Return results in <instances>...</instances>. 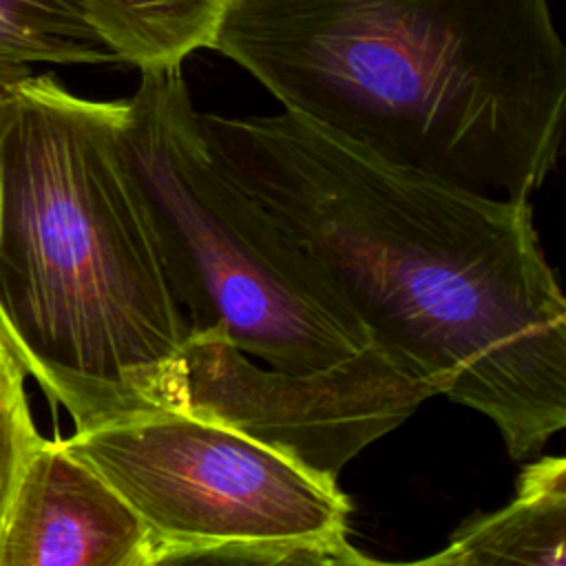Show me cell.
<instances>
[{"instance_id":"cell-10","label":"cell","mask_w":566,"mask_h":566,"mask_svg":"<svg viewBox=\"0 0 566 566\" xmlns=\"http://www.w3.org/2000/svg\"><path fill=\"white\" fill-rule=\"evenodd\" d=\"M113 62L77 0H0V84L31 75L35 64Z\"/></svg>"},{"instance_id":"cell-5","label":"cell","mask_w":566,"mask_h":566,"mask_svg":"<svg viewBox=\"0 0 566 566\" xmlns=\"http://www.w3.org/2000/svg\"><path fill=\"white\" fill-rule=\"evenodd\" d=\"M146 526L155 564H374L349 542L338 480L219 420L130 413L62 438Z\"/></svg>"},{"instance_id":"cell-9","label":"cell","mask_w":566,"mask_h":566,"mask_svg":"<svg viewBox=\"0 0 566 566\" xmlns=\"http://www.w3.org/2000/svg\"><path fill=\"white\" fill-rule=\"evenodd\" d=\"M119 62L146 69L181 66L210 49L226 0H77Z\"/></svg>"},{"instance_id":"cell-11","label":"cell","mask_w":566,"mask_h":566,"mask_svg":"<svg viewBox=\"0 0 566 566\" xmlns=\"http://www.w3.org/2000/svg\"><path fill=\"white\" fill-rule=\"evenodd\" d=\"M24 369L0 336V535L20 475L44 440L31 418Z\"/></svg>"},{"instance_id":"cell-6","label":"cell","mask_w":566,"mask_h":566,"mask_svg":"<svg viewBox=\"0 0 566 566\" xmlns=\"http://www.w3.org/2000/svg\"><path fill=\"white\" fill-rule=\"evenodd\" d=\"M447 389L378 345L321 371L261 369L210 329L188 334L164 409L219 420L338 480L356 453Z\"/></svg>"},{"instance_id":"cell-8","label":"cell","mask_w":566,"mask_h":566,"mask_svg":"<svg viewBox=\"0 0 566 566\" xmlns=\"http://www.w3.org/2000/svg\"><path fill=\"white\" fill-rule=\"evenodd\" d=\"M418 564L442 566H564L566 564V460L528 462L515 495L491 513L467 517L436 555Z\"/></svg>"},{"instance_id":"cell-7","label":"cell","mask_w":566,"mask_h":566,"mask_svg":"<svg viewBox=\"0 0 566 566\" xmlns=\"http://www.w3.org/2000/svg\"><path fill=\"white\" fill-rule=\"evenodd\" d=\"M0 566H153L137 513L62 440H42L11 497Z\"/></svg>"},{"instance_id":"cell-2","label":"cell","mask_w":566,"mask_h":566,"mask_svg":"<svg viewBox=\"0 0 566 566\" xmlns=\"http://www.w3.org/2000/svg\"><path fill=\"white\" fill-rule=\"evenodd\" d=\"M387 161L528 199L564 133L551 0H226L212 46Z\"/></svg>"},{"instance_id":"cell-1","label":"cell","mask_w":566,"mask_h":566,"mask_svg":"<svg viewBox=\"0 0 566 566\" xmlns=\"http://www.w3.org/2000/svg\"><path fill=\"white\" fill-rule=\"evenodd\" d=\"M199 126L374 345L444 380L513 460L564 429L566 298L528 199L398 166L287 111Z\"/></svg>"},{"instance_id":"cell-4","label":"cell","mask_w":566,"mask_h":566,"mask_svg":"<svg viewBox=\"0 0 566 566\" xmlns=\"http://www.w3.org/2000/svg\"><path fill=\"white\" fill-rule=\"evenodd\" d=\"M122 157L190 332L217 329L281 371H321L374 345L312 259L217 159L181 66L119 99Z\"/></svg>"},{"instance_id":"cell-3","label":"cell","mask_w":566,"mask_h":566,"mask_svg":"<svg viewBox=\"0 0 566 566\" xmlns=\"http://www.w3.org/2000/svg\"><path fill=\"white\" fill-rule=\"evenodd\" d=\"M117 122L51 73L0 84V336L75 431L164 409L190 334Z\"/></svg>"}]
</instances>
